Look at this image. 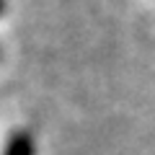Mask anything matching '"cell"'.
Returning <instances> with one entry per match:
<instances>
[{
  "label": "cell",
  "mask_w": 155,
  "mask_h": 155,
  "mask_svg": "<svg viewBox=\"0 0 155 155\" xmlns=\"http://www.w3.org/2000/svg\"><path fill=\"white\" fill-rule=\"evenodd\" d=\"M0 11H3V0H0Z\"/></svg>",
  "instance_id": "7a4b0ae2"
},
{
  "label": "cell",
  "mask_w": 155,
  "mask_h": 155,
  "mask_svg": "<svg viewBox=\"0 0 155 155\" xmlns=\"http://www.w3.org/2000/svg\"><path fill=\"white\" fill-rule=\"evenodd\" d=\"M5 155H34L31 137L23 134V132L11 134V140H8V145H5Z\"/></svg>",
  "instance_id": "6da1fadb"
}]
</instances>
